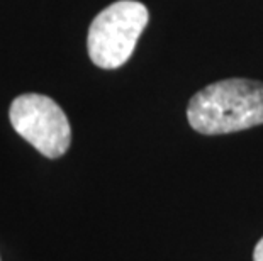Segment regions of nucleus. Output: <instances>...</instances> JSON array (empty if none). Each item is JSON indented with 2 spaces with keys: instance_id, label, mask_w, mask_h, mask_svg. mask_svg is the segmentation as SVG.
I'll use <instances>...</instances> for the list:
<instances>
[{
  "instance_id": "nucleus-4",
  "label": "nucleus",
  "mask_w": 263,
  "mask_h": 261,
  "mask_svg": "<svg viewBox=\"0 0 263 261\" xmlns=\"http://www.w3.org/2000/svg\"><path fill=\"white\" fill-rule=\"evenodd\" d=\"M253 261H263V237L258 241L253 251Z\"/></svg>"
},
{
  "instance_id": "nucleus-1",
  "label": "nucleus",
  "mask_w": 263,
  "mask_h": 261,
  "mask_svg": "<svg viewBox=\"0 0 263 261\" xmlns=\"http://www.w3.org/2000/svg\"><path fill=\"white\" fill-rule=\"evenodd\" d=\"M187 119L207 136L229 134L263 124V83L228 78L211 83L190 98Z\"/></svg>"
},
{
  "instance_id": "nucleus-2",
  "label": "nucleus",
  "mask_w": 263,
  "mask_h": 261,
  "mask_svg": "<svg viewBox=\"0 0 263 261\" xmlns=\"http://www.w3.org/2000/svg\"><path fill=\"white\" fill-rule=\"evenodd\" d=\"M148 19V9L136 0H119L99 12L87 36L92 63L104 70H116L124 65L131 58Z\"/></svg>"
},
{
  "instance_id": "nucleus-3",
  "label": "nucleus",
  "mask_w": 263,
  "mask_h": 261,
  "mask_svg": "<svg viewBox=\"0 0 263 261\" xmlns=\"http://www.w3.org/2000/svg\"><path fill=\"white\" fill-rule=\"evenodd\" d=\"M9 119L14 131L46 158H60L68 151L71 127L63 109L41 93H24L12 102Z\"/></svg>"
}]
</instances>
